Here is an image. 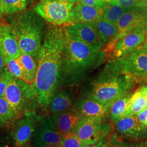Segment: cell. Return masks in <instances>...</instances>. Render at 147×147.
<instances>
[{
	"label": "cell",
	"instance_id": "28",
	"mask_svg": "<svg viewBox=\"0 0 147 147\" xmlns=\"http://www.w3.org/2000/svg\"><path fill=\"white\" fill-rule=\"evenodd\" d=\"M61 147H91L81 141L73 132L61 136Z\"/></svg>",
	"mask_w": 147,
	"mask_h": 147
},
{
	"label": "cell",
	"instance_id": "18",
	"mask_svg": "<svg viewBox=\"0 0 147 147\" xmlns=\"http://www.w3.org/2000/svg\"><path fill=\"white\" fill-rule=\"evenodd\" d=\"M83 116L74 108L53 114L52 118L60 134L71 132Z\"/></svg>",
	"mask_w": 147,
	"mask_h": 147
},
{
	"label": "cell",
	"instance_id": "7",
	"mask_svg": "<svg viewBox=\"0 0 147 147\" xmlns=\"http://www.w3.org/2000/svg\"><path fill=\"white\" fill-rule=\"evenodd\" d=\"M105 119L83 116L71 132L90 147H93L111 132V126Z\"/></svg>",
	"mask_w": 147,
	"mask_h": 147
},
{
	"label": "cell",
	"instance_id": "21",
	"mask_svg": "<svg viewBox=\"0 0 147 147\" xmlns=\"http://www.w3.org/2000/svg\"><path fill=\"white\" fill-rule=\"evenodd\" d=\"M93 147H147L144 142H135L116 132L110 133Z\"/></svg>",
	"mask_w": 147,
	"mask_h": 147
},
{
	"label": "cell",
	"instance_id": "11",
	"mask_svg": "<svg viewBox=\"0 0 147 147\" xmlns=\"http://www.w3.org/2000/svg\"><path fill=\"white\" fill-rule=\"evenodd\" d=\"M147 37V26L140 27L130 32L104 51L105 53H112L114 57L119 58L136 50L143 44Z\"/></svg>",
	"mask_w": 147,
	"mask_h": 147
},
{
	"label": "cell",
	"instance_id": "25",
	"mask_svg": "<svg viewBox=\"0 0 147 147\" xmlns=\"http://www.w3.org/2000/svg\"><path fill=\"white\" fill-rule=\"evenodd\" d=\"M16 115L5 97H0V129L12 127Z\"/></svg>",
	"mask_w": 147,
	"mask_h": 147
},
{
	"label": "cell",
	"instance_id": "1",
	"mask_svg": "<svg viewBox=\"0 0 147 147\" xmlns=\"http://www.w3.org/2000/svg\"><path fill=\"white\" fill-rule=\"evenodd\" d=\"M64 46V27L50 25L37 57V75L32 84L39 105L44 111L49 110L51 101L62 84Z\"/></svg>",
	"mask_w": 147,
	"mask_h": 147
},
{
	"label": "cell",
	"instance_id": "34",
	"mask_svg": "<svg viewBox=\"0 0 147 147\" xmlns=\"http://www.w3.org/2000/svg\"><path fill=\"white\" fill-rule=\"evenodd\" d=\"M7 68L5 58L4 56L0 52V72L3 71Z\"/></svg>",
	"mask_w": 147,
	"mask_h": 147
},
{
	"label": "cell",
	"instance_id": "17",
	"mask_svg": "<svg viewBox=\"0 0 147 147\" xmlns=\"http://www.w3.org/2000/svg\"><path fill=\"white\" fill-rule=\"evenodd\" d=\"M0 52L5 57L18 58L21 50L9 25H0Z\"/></svg>",
	"mask_w": 147,
	"mask_h": 147
},
{
	"label": "cell",
	"instance_id": "10",
	"mask_svg": "<svg viewBox=\"0 0 147 147\" xmlns=\"http://www.w3.org/2000/svg\"><path fill=\"white\" fill-rule=\"evenodd\" d=\"M61 135L52 117L45 113L35 132L30 146L31 147H61Z\"/></svg>",
	"mask_w": 147,
	"mask_h": 147
},
{
	"label": "cell",
	"instance_id": "2",
	"mask_svg": "<svg viewBox=\"0 0 147 147\" xmlns=\"http://www.w3.org/2000/svg\"><path fill=\"white\" fill-rule=\"evenodd\" d=\"M64 46L62 70V84L79 83L105 58V52L81 42L64 28Z\"/></svg>",
	"mask_w": 147,
	"mask_h": 147
},
{
	"label": "cell",
	"instance_id": "6",
	"mask_svg": "<svg viewBox=\"0 0 147 147\" xmlns=\"http://www.w3.org/2000/svg\"><path fill=\"white\" fill-rule=\"evenodd\" d=\"M74 5L54 0H41L36 5L34 10L47 22L64 27L71 25L70 11Z\"/></svg>",
	"mask_w": 147,
	"mask_h": 147
},
{
	"label": "cell",
	"instance_id": "30",
	"mask_svg": "<svg viewBox=\"0 0 147 147\" xmlns=\"http://www.w3.org/2000/svg\"><path fill=\"white\" fill-rule=\"evenodd\" d=\"M7 68L15 78L22 79V71L17 58L5 57Z\"/></svg>",
	"mask_w": 147,
	"mask_h": 147
},
{
	"label": "cell",
	"instance_id": "41",
	"mask_svg": "<svg viewBox=\"0 0 147 147\" xmlns=\"http://www.w3.org/2000/svg\"><path fill=\"white\" fill-rule=\"evenodd\" d=\"M147 109V105H146V108H145V109Z\"/></svg>",
	"mask_w": 147,
	"mask_h": 147
},
{
	"label": "cell",
	"instance_id": "42",
	"mask_svg": "<svg viewBox=\"0 0 147 147\" xmlns=\"http://www.w3.org/2000/svg\"><path fill=\"white\" fill-rule=\"evenodd\" d=\"M1 147V141H0V147Z\"/></svg>",
	"mask_w": 147,
	"mask_h": 147
},
{
	"label": "cell",
	"instance_id": "32",
	"mask_svg": "<svg viewBox=\"0 0 147 147\" xmlns=\"http://www.w3.org/2000/svg\"><path fill=\"white\" fill-rule=\"evenodd\" d=\"M77 2H81L87 5L94 7H101L106 4L102 0H78Z\"/></svg>",
	"mask_w": 147,
	"mask_h": 147
},
{
	"label": "cell",
	"instance_id": "22",
	"mask_svg": "<svg viewBox=\"0 0 147 147\" xmlns=\"http://www.w3.org/2000/svg\"><path fill=\"white\" fill-rule=\"evenodd\" d=\"M22 71V80L33 84L37 72V64L34 58L26 53H21L17 58Z\"/></svg>",
	"mask_w": 147,
	"mask_h": 147
},
{
	"label": "cell",
	"instance_id": "8",
	"mask_svg": "<svg viewBox=\"0 0 147 147\" xmlns=\"http://www.w3.org/2000/svg\"><path fill=\"white\" fill-rule=\"evenodd\" d=\"M118 67L135 82L143 81L147 78V53L142 45L136 50L115 60Z\"/></svg>",
	"mask_w": 147,
	"mask_h": 147
},
{
	"label": "cell",
	"instance_id": "43",
	"mask_svg": "<svg viewBox=\"0 0 147 147\" xmlns=\"http://www.w3.org/2000/svg\"><path fill=\"white\" fill-rule=\"evenodd\" d=\"M5 147H8V146H5Z\"/></svg>",
	"mask_w": 147,
	"mask_h": 147
},
{
	"label": "cell",
	"instance_id": "35",
	"mask_svg": "<svg viewBox=\"0 0 147 147\" xmlns=\"http://www.w3.org/2000/svg\"><path fill=\"white\" fill-rule=\"evenodd\" d=\"M142 47L143 50L146 53H147V37L146 40L142 45Z\"/></svg>",
	"mask_w": 147,
	"mask_h": 147
},
{
	"label": "cell",
	"instance_id": "9",
	"mask_svg": "<svg viewBox=\"0 0 147 147\" xmlns=\"http://www.w3.org/2000/svg\"><path fill=\"white\" fill-rule=\"evenodd\" d=\"M42 117L37 112H31L15 121L11 132L14 147H25L30 145Z\"/></svg>",
	"mask_w": 147,
	"mask_h": 147
},
{
	"label": "cell",
	"instance_id": "40",
	"mask_svg": "<svg viewBox=\"0 0 147 147\" xmlns=\"http://www.w3.org/2000/svg\"><path fill=\"white\" fill-rule=\"evenodd\" d=\"M31 147V146H30V145H28V146H26V147Z\"/></svg>",
	"mask_w": 147,
	"mask_h": 147
},
{
	"label": "cell",
	"instance_id": "33",
	"mask_svg": "<svg viewBox=\"0 0 147 147\" xmlns=\"http://www.w3.org/2000/svg\"><path fill=\"white\" fill-rule=\"evenodd\" d=\"M136 115L142 124L147 127V109L143 110Z\"/></svg>",
	"mask_w": 147,
	"mask_h": 147
},
{
	"label": "cell",
	"instance_id": "29",
	"mask_svg": "<svg viewBox=\"0 0 147 147\" xmlns=\"http://www.w3.org/2000/svg\"><path fill=\"white\" fill-rule=\"evenodd\" d=\"M110 3L120 5L126 9L147 8V0H111Z\"/></svg>",
	"mask_w": 147,
	"mask_h": 147
},
{
	"label": "cell",
	"instance_id": "14",
	"mask_svg": "<svg viewBox=\"0 0 147 147\" xmlns=\"http://www.w3.org/2000/svg\"><path fill=\"white\" fill-rule=\"evenodd\" d=\"M116 130L123 136L131 139H146L147 127L144 126L137 115L125 117L115 123Z\"/></svg>",
	"mask_w": 147,
	"mask_h": 147
},
{
	"label": "cell",
	"instance_id": "20",
	"mask_svg": "<svg viewBox=\"0 0 147 147\" xmlns=\"http://www.w3.org/2000/svg\"><path fill=\"white\" fill-rule=\"evenodd\" d=\"M132 92L116 100L111 106L109 116L111 122L116 123L121 118L129 116Z\"/></svg>",
	"mask_w": 147,
	"mask_h": 147
},
{
	"label": "cell",
	"instance_id": "16",
	"mask_svg": "<svg viewBox=\"0 0 147 147\" xmlns=\"http://www.w3.org/2000/svg\"><path fill=\"white\" fill-rule=\"evenodd\" d=\"M74 108L83 116L105 119L110 110L97 100L84 95L77 100Z\"/></svg>",
	"mask_w": 147,
	"mask_h": 147
},
{
	"label": "cell",
	"instance_id": "19",
	"mask_svg": "<svg viewBox=\"0 0 147 147\" xmlns=\"http://www.w3.org/2000/svg\"><path fill=\"white\" fill-rule=\"evenodd\" d=\"M94 27L104 45L112 42L118 34V27L116 24L100 18L90 24Z\"/></svg>",
	"mask_w": 147,
	"mask_h": 147
},
{
	"label": "cell",
	"instance_id": "13",
	"mask_svg": "<svg viewBox=\"0 0 147 147\" xmlns=\"http://www.w3.org/2000/svg\"><path fill=\"white\" fill-rule=\"evenodd\" d=\"M64 28L70 35L90 47L102 50L105 45L94 27L90 24H74L64 27Z\"/></svg>",
	"mask_w": 147,
	"mask_h": 147
},
{
	"label": "cell",
	"instance_id": "38",
	"mask_svg": "<svg viewBox=\"0 0 147 147\" xmlns=\"http://www.w3.org/2000/svg\"><path fill=\"white\" fill-rule=\"evenodd\" d=\"M2 16H3V15H2V11H1V5H0V18L2 17Z\"/></svg>",
	"mask_w": 147,
	"mask_h": 147
},
{
	"label": "cell",
	"instance_id": "26",
	"mask_svg": "<svg viewBox=\"0 0 147 147\" xmlns=\"http://www.w3.org/2000/svg\"><path fill=\"white\" fill-rule=\"evenodd\" d=\"M32 0H0L2 15L14 14L25 11Z\"/></svg>",
	"mask_w": 147,
	"mask_h": 147
},
{
	"label": "cell",
	"instance_id": "37",
	"mask_svg": "<svg viewBox=\"0 0 147 147\" xmlns=\"http://www.w3.org/2000/svg\"><path fill=\"white\" fill-rule=\"evenodd\" d=\"M102 1L105 3H110L111 0H102Z\"/></svg>",
	"mask_w": 147,
	"mask_h": 147
},
{
	"label": "cell",
	"instance_id": "27",
	"mask_svg": "<svg viewBox=\"0 0 147 147\" xmlns=\"http://www.w3.org/2000/svg\"><path fill=\"white\" fill-rule=\"evenodd\" d=\"M102 10L103 13L101 18L116 24L120 19L121 16L128 9L120 5L109 3L102 6Z\"/></svg>",
	"mask_w": 147,
	"mask_h": 147
},
{
	"label": "cell",
	"instance_id": "4",
	"mask_svg": "<svg viewBox=\"0 0 147 147\" xmlns=\"http://www.w3.org/2000/svg\"><path fill=\"white\" fill-rule=\"evenodd\" d=\"M10 24L21 53L37 58L42 44L43 21L34 12L28 10L15 14Z\"/></svg>",
	"mask_w": 147,
	"mask_h": 147
},
{
	"label": "cell",
	"instance_id": "24",
	"mask_svg": "<svg viewBox=\"0 0 147 147\" xmlns=\"http://www.w3.org/2000/svg\"><path fill=\"white\" fill-rule=\"evenodd\" d=\"M147 104V86H142L132 94L129 116L136 115L144 110Z\"/></svg>",
	"mask_w": 147,
	"mask_h": 147
},
{
	"label": "cell",
	"instance_id": "36",
	"mask_svg": "<svg viewBox=\"0 0 147 147\" xmlns=\"http://www.w3.org/2000/svg\"><path fill=\"white\" fill-rule=\"evenodd\" d=\"M54 1H59V2H68V3H75L78 2V0H54Z\"/></svg>",
	"mask_w": 147,
	"mask_h": 147
},
{
	"label": "cell",
	"instance_id": "12",
	"mask_svg": "<svg viewBox=\"0 0 147 147\" xmlns=\"http://www.w3.org/2000/svg\"><path fill=\"white\" fill-rule=\"evenodd\" d=\"M118 34L115 39L106 45V47H111L117 40L124 37L130 32L136 28L147 26V8L128 9L121 16L116 24Z\"/></svg>",
	"mask_w": 147,
	"mask_h": 147
},
{
	"label": "cell",
	"instance_id": "23",
	"mask_svg": "<svg viewBox=\"0 0 147 147\" xmlns=\"http://www.w3.org/2000/svg\"><path fill=\"white\" fill-rule=\"evenodd\" d=\"M74 101V95L70 91L58 92L53 97L48 110L52 115L68 110L73 105Z\"/></svg>",
	"mask_w": 147,
	"mask_h": 147
},
{
	"label": "cell",
	"instance_id": "3",
	"mask_svg": "<svg viewBox=\"0 0 147 147\" xmlns=\"http://www.w3.org/2000/svg\"><path fill=\"white\" fill-rule=\"evenodd\" d=\"M135 81L123 73L113 60L92 79L84 95L98 101L109 110L112 104L131 92Z\"/></svg>",
	"mask_w": 147,
	"mask_h": 147
},
{
	"label": "cell",
	"instance_id": "31",
	"mask_svg": "<svg viewBox=\"0 0 147 147\" xmlns=\"http://www.w3.org/2000/svg\"><path fill=\"white\" fill-rule=\"evenodd\" d=\"M13 77L7 68L0 72V97L5 96L7 87Z\"/></svg>",
	"mask_w": 147,
	"mask_h": 147
},
{
	"label": "cell",
	"instance_id": "15",
	"mask_svg": "<svg viewBox=\"0 0 147 147\" xmlns=\"http://www.w3.org/2000/svg\"><path fill=\"white\" fill-rule=\"evenodd\" d=\"M102 6L94 7L81 2L74 3L70 11L71 25L74 24H90L101 18Z\"/></svg>",
	"mask_w": 147,
	"mask_h": 147
},
{
	"label": "cell",
	"instance_id": "39",
	"mask_svg": "<svg viewBox=\"0 0 147 147\" xmlns=\"http://www.w3.org/2000/svg\"><path fill=\"white\" fill-rule=\"evenodd\" d=\"M143 82H144V84H147V78L146 79H144L143 81Z\"/></svg>",
	"mask_w": 147,
	"mask_h": 147
},
{
	"label": "cell",
	"instance_id": "5",
	"mask_svg": "<svg viewBox=\"0 0 147 147\" xmlns=\"http://www.w3.org/2000/svg\"><path fill=\"white\" fill-rule=\"evenodd\" d=\"M4 97L14 111L16 119L27 113L37 112L40 107L32 84L14 76L7 87Z\"/></svg>",
	"mask_w": 147,
	"mask_h": 147
}]
</instances>
